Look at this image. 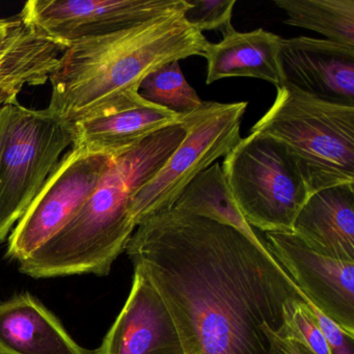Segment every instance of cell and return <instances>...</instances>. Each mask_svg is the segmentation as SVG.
Wrapping results in <instances>:
<instances>
[{
  "instance_id": "obj_1",
  "label": "cell",
  "mask_w": 354,
  "mask_h": 354,
  "mask_svg": "<svg viewBox=\"0 0 354 354\" xmlns=\"http://www.w3.org/2000/svg\"><path fill=\"white\" fill-rule=\"evenodd\" d=\"M125 252L165 302L184 354H271L267 328L279 333L285 304L306 300L267 248L175 208L140 223Z\"/></svg>"
},
{
  "instance_id": "obj_2",
  "label": "cell",
  "mask_w": 354,
  "mask_h": 354,
  "mask_svg": "<svg viewBox=\"0 0 354 354\" xmlns=\"http://www.w3.org/2000/svg\"><path fill=\"white\" fill-rule=\"evenodd\" d=\"M184 11L68 47L49 77L48 109L73 124L144 101L142 80L157 68L204 57L206 37L190 26Z\"/></svg>"
},
{
  "instance_id": "obj_3",
  "label": "cell",
  "mask_w": 354,
  "mask_h": 354,
  "mask_svg": "<svg viewBox=\"0 0 354 354\" xmlns=\"http://www.w3.org/2000/svg\"><path fill=\"white\" fill-rule=\"evenodd\" d=\"M185 136V126L180 121L113 155L82 210L55 237L18 263L20 272L32 279L109 274L136 229L130 215L132 198Z\"/></svg>"
},
{
  "instance_id": "obj_4",
  "label": "cell",
  "mask_w": 354,
  "mask_h": 354,
  "mask_svg": "<svg viewBox=\"0 0 354 354\" xmlns=\"http://www.w3.org/2000/svg\"><path fill=\"white\" fill-rule=\"evenodd\" d=\"M252 132L279 142L287 151L308 194L354 184V107L335 104L289 86Z\"/></svg>"
},
{
  "instance_id": "obj_5",
  "label": "cell",
  "mask_w": 354,
  "mask_h": 354,
  "mask_svg": "<svg viewBox=\"0 0 354 354\" xmlns=\"http://www.w3.org/2000/svg\"><path fill=\"white\" fill-rule=\"evenodd\" d=\"M221 169L250 227L265 233L293 231L294 221L310 194L279 142L250 132L225 155Z\"/></svg>"
},
{
  "instance_id": "obj_6",
  "label": "cell",
  "mask_w": 354,
  "mask_h": 354,
  "mask_svg": "<svg viewBox=\"0 0 354 354\" xmlns=\"http://www.w3.org/2000/svg\"><path fill=\"white\" fill-rule=\"evenodd\" d=\"M73 126L48 109L12 103V118L0 157V246L24 216L62 154L72 147Z\"/></svg>"
},
{
  "instance_id": "obj_7",
  "label": "cell",
  "mask_w": 354,
  "mask_h": 354,
  "mask_svg": "<svg viewBox=\"0 0 354 354\" xmlns=\"http://www.w3.org/2000/svg\"><path fill=\"white\" fill-rule=\"evenodd\" d=\"M248 105L208 101L192 113L180 115L186 128L185 138L132 198L130 215L136 227L148 217L171 208L196 176L237 146Z\"/></svg>"
},
{
  "instance_id": "obj_8",
  "label": "cell",
  "mask_w": 354,
  "mask_h": 354,
  "mask_svg": "<svg viewBox=\"0 0 354 354\" xmlns=\"http://www.w3.org/2000/svg\"><path fill=\"white\" fill-rule=\"evenodd\" d=\"M113 156L71 149L8 238L6 258H28L62 231L96 189Z\"/></svg>"
},
{
  "instance_id": "obj_9",
  "label": "cell",
  "mask_w": 354,
  "mask_h": 354,
  "mask_svg": "<svg viewBox=\"0 0 354 354\" xmlns=\"http://www.w3.org/2000/svg\"><path fill=\"white\" fill-rule=\"evenodd\" d=\"M186 8V0H30L19 16L40 36L68 48Z\"/></svg>"
},
{
  "instance_id": "obj_10",
  "label": "cell",
  "mask_w": 354,
  "mask_h": 354,
  "mask_svg": "<svg viewBox=\"0 0 354 354\" xmlns=\"http://www.w3.org/2000/svg\"><path fill=\"white\" fill-rule=\"evenodd\" d=\"M265 244L306 301L354 337L353 261L320 254L293 232H269Z\"/></svg>"
},
{
  "instance_id": "obj_11",
  "label": "cell",
  "mask_w": 354,
  "mask_h": 354,
  "mask_svg": "<svg viewBox=\"0 0 354 354\" xmlns=\"http://www.w3.org/2000/svg\"><path fill=\"white\" fill-rule=\"evenodd\" d=\"M279 65L283 86L354 107V47L308 37L281 38Z\"/></svg>"
},
{
  "instance_id": "obj_12",
  "label": "cell",
  "mask_w": 354,
  "mask_h": 354,
  "mask_svg": "<svg viewBox=\"0 0 354 354\" xmlns=\"http://www.w3.org/2000/svg\"><path fill=\"white\" fill-rule=\"evenodd\" d=\"M96 354H184L165 302L142 273L134 271L129 296Z\"/></svg>"
},
{
  "instance_id": "obj_13",
  "label": "cell",
  "mask_w": 354,
  "mask_h": 354,
  "mask_svg": "<svg viewBox=\"0 0 354 354\" xmlns=\"http://www.w3.org/2000/svg\"><path fill=\"white\" fill-rule=\"evenodd\" d=\"M0 354H96L80 346L59 319L26 292L0 304Z\"/></svg>"
},
{
  "instance_id": "obj_14",
  "label": "cell",
  "mask_w": 354,
  "mask_h": 354,
  "mask_svg": "<svg viewBox=\"0 0 354 354\" xmlns=\"http://www.w3.org/2000/svg\"><path fill=\"white\" fill-rule=\"evenodd\" d=\"M177 123H180V115L144 100L133 106L72 124L74 140L71 149L113 156Z\"/></svg>"
},
{
  "instance_id": "obj_15",
  "label": "cell",
  "mask_w": 354,
  "mask_h": 354,
  "mask_svg": "<svg viewBox=\"0 0 354 354\" xmlns=\"http://www.w3.org/2000/svg\"><path fill=\"white\" fill-rule=\"evenodd\" d=\"M292 232L320 254L354 262V184L310 194Z\"/></svg>"
},
{
  "instance_id": "obj_16",
  "label": "cell",
  "mask_w": 354,
  "mask_h": 354,
  "mask_svg": "<svg viewBox=\"0 0 354 354\" xmlns=\"http://www.w3.org/2000/svg\"><path fill=\"white\" fill-rule=\"evenodd\" d=\"M281 37L263 28L248 32L234 28L217 44L208 43L204 53L207 84L223 78L252 77L281 88Z\"/></svg>"
},
{
  "instance_id": "obj_17",
  "label": "cell",
  "mask_w": 354,
  "mask_h": 354,
  "mask_svg": "<svg viewBox=\"0 0 354 354\" xmlns=\"http://www.w3.org/2000/svg\"><path fill=\"white\" fill-rule=\"evenodd\" d=\"M171 208L231 225L256 245L267 248L236 205L218 163H213L196 176Z\"/></svg>"
},
{
  "instance_id": "obj_18",
  "label": "cell",
  "mask_w": 354,
  "mask_h": 354,
  "mask_svg": "<svg viewBox=\"0 0 354 354\" xmlns=\"http://www.w3.org/2000/svg\"><path fill=\"white\" fill-rule=\"evenodd\" d=\"M57 64L48 43L30 32L20 35L0 63V106L18 101L24 86L46 84Z\"/></svg>"
},
{
  "instance_id": "obj_19",
  "label": "cell",
  "mask_w": 354,
  "mask_h": 354,
  "mask_svg": "<svg viewBox=\"0 0 354 354\" xmlns=\"http://www.w3.org/2000/svg\"><path fill=\"white\" fill-rule=\"evenodd\" d=\"M274 5L285 12L288 26L354 47V0H274Z\"/></svg>"
},
{
  "instance_id": "obj_20",
  "label": "cell",
  "mask_w": 354,
  "mask_h": 354,
  "mask_svg": "<svg viewBox=\"0 0 354 354\" xmlns=\"http://www.w3.org/2000/svg\"><path fill=\"white\" fill-rule=\"evenodd\" d=\"M179 63L171 62L151 72L140 84L138 95L155 106L184 115L202 106L204 101L184 77Z\"/></svg>"
},
{
  "instance_id": "obj_21",
  "label": "cell",
  "mask_w": 354,
  "mask_h": 354,
  "mask_svg": "<svg viewBox=\"0 0 354 354\" xmlns=\"http://www.w3.org/2000/svg\"><path fill=\"white\" fill-rule=\"evenodd\" d=\"M277 335L300 342L315 354H331L308 301L302 297L294 298L285 304L283 325Z\"/></svg>"
},
{
  "instance_id": "obj_22",
  "label": "cell",
  "mask_w": 354,
  "mask_h": 354,
  "mask_svg": "<svg viewBox=\"0 0 354 354\" xmlns=\"http://www.w3.org/2000/svg\"><path fill=\"white\" fill-rule=\"evenodd\" d=\"M187 8L184 19L203 32V30H221L223 36L234 30L232 26L236 0H186Z\"/></svg>"
},
{
  "instance_id": "obj_23",
  "label": "cell",
  "mask_w": 354,
  "mask_h": 354,
  "mask_svg": "<svg viewBox=\"0 0 354 354\" xmlns=\"http://www.w3.org/2000/svg\"><path fill=\"white\" fill-rule=\"evenodd\" d=\"M321 331L324 335L331 354H354V337L344 333L333 320L308 301Z\"/></svg>"
},
{
  "instance_id": "obj_24",
  "label": "cell",
  "mask_w": 354,
  "mask_h": 354,
  "mask_svg": "<svg viewBox=\"0 0 354 354\" xmlns=\"http://www.w3.org/2000/svg\"><path fill=\"white\" fill-rule=\"evenodd\" d=\"M24 21L19 15L7 18V21L0 26V63L7 57L13 45L21 34Z\"/></svg>"
},
{
  "instance_id": "obj_25",
  "label": "cell",
  "mask_w": 354,
  "mask_h": 354,
  "mask_svg": "<svg viewBox=\"0 0 354 354\" xmlns=\"http://www.w3.org/2000/svg\"><path fill=\"white\" fill-rule=\"evenodd\" d=\"M271 337V354H315L306 346L291 337H283L267 328Z\"/></svg>"
},
{
  "instance_id": "obj_26",
  "label": "cell",
  "mask_w": 354,
  "mask_h": 354,
  "mask_svg": "<svg viewBox=\"0 0 354 354\" xmlns=\"http://www.w3.org/2000/svg\"><path fill=\"white\" fill-rule=\"evenodd\" d=\"M12 103H8V104L0 106V157L3 154L8 131H9L10 123H11Z\"/></svg>"
},
{
  "instance_id": "obj_27",
  "label": "cell",
  "mask_w": 354,
  "mask_h": 354,
  "mask_svg": "<svg viewBox=\"0 0 354 354\" xmlns=\"http://www.w3.org/2000/svg\"><path fill=\"white\" fill-rule=\"evenodd\" d=\"M6 20H7V18H6V19H0V26H3V24H5Z\"/></svg>"
}]
</instances>
